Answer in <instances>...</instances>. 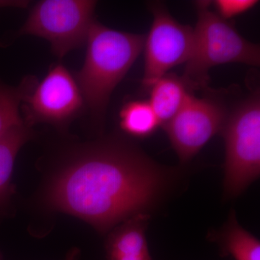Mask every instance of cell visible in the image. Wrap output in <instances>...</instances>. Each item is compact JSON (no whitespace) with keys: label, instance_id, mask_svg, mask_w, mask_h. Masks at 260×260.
Returning a JSON list of instances; mask_svg holds the SVG:
<instances>
[{"label":"cell","instance_id":"cell-1","mask_svg":"<svg viewBox=\"0 0 260 260\" xmlns=\"http://www.w3.org/2000/svg\"><path fill=\"white\" fill-rule=\"evenodd\" d=\"M179 174L129 142L111 138L84 147L61 167L48 186L46 203L106 234L138 214L150 215Z\"/></svg>","mask_w":260,"mask_h":260},{"label":"cell","instance_id":"cell-2","mask_svg":"<svg viewBox=\"0 0 260 260\" xmlns=\"http://www.w3.org/2000/svg\"><path fill=\"white\" fill-rule=\"evenodd\" d=\"M145 38L92 24L85 61L75 80L94 116L101 118L105 112L112 92L143 50Z\"/></svg>","mask_w":260,"mask_h":260},{"label":"cell","instance_id":"cell-3","mask_svg":"<svg viewBox=\"0 0 260 260\" xmlns=\"http://www.w3.org/2000/svg\"><path fill=\"white\" fill-rule=\"evenodd\" d=\"M198 21L193 28L191 54L183 78L191 90L205 88L210 70L218 65L240 63L259 64V46L246 40L234 24L219 17L211 9V1L194 3Z\"/></svg>","mask_w":260,"mask_h":260},{"label":"cell","instance_id":"cell-4","mask_svg":"<svg viewBox=\"0 0 260 260\" xmlns=\"http://www.w3.org/2000/svg\"><path fill=\"white\" fill-rule=\"evenodd\" d=\"M225 141L223 200L237 198L259 177L260 100L253 94L229 114Z\"/></svg>","mask_w":260,"mask_h":260},{"label":"cell","instance_id":"cell-5","mask_svg":"<svg viewBox=\"0 0 260 260\" xmlns=\"http://www.w3.org/2000/svg\"><path fill=\"white\" fill-rule=\"evenodd\" d=\"M96 2L44 0L32 8L20 35L46 39L59 57L86 44Z\"/></svg>","mask_w":260,"mask_h":260},{"label":"cell","instance_id":"cell-6","mask_svg":"<svg viewBox=\"0 0 260 260\" xmlns=\"http://www.w3.org/2000/svg\"><path fill=\"white\" fill-rule=\"evenodd\" d=\"M153 23L145 38L144 75L142 85L149 90L174 67L186 63L190 56L193 28L182 25L169 13L165 5H150Z\"/></svg>","mask_w":260,"mask_h":260},{"label":"cell","instance_id":"cell-7","mask_svg":"<svg viewBox=\"0 0 260 260\" xmlns=\"http://www.w3.org/2000/svg\"><path fill=\"white\" fill-rule=\"evenodd\" d=\"M84 104L75 78L63 65H55L41 83L36 86L32 84L24 97V122L29 126L47 123L64 127L76 117Z\"/></svg>","mask_w":260,"mask_h":260},{"label":"cell","instance_id":"cell-8","mask_svg":"<svg viewBox=\"0 0 260 260\" xmlns=\"http://www.w3.org/2000/svg\"><path fill=\"white\" fill-rule=\"evenodd\" d=\"M229 116L216 98H198L194 94L180 112L162 127L183 164L189 162L219 132Z\"/></svg>","mask_w":260,"mask_h":260},{"label":"cell","instance_id":"cell-9","mask_svg":"<svg viewBox=\"0 0 260 260\" xmlns=\"http://www.w3.org/2000/svg\"><path fill=\"white\" fill-rule=\"evenodd\" d=\"M148 91V102L162 126L180 112L193 95L183 77L171 73L157 80Z\"/></svg>","mask_w":260,"mask_h":260},{"label":"cell","instance_id":"cell-10","mask_svg":"<svg viewBox=\"0 0 260 260\" xmlns=\"http://www.w3.org/2000/svg\"><path fill=\"white\" fill-rule=\"evenodd\" d=\"M216 242L222 256L235 260H260V242L239 223L235 210H232L227 221L218 232L210 234Z\"/></svg>","mask_w":260,"mask_h":260},{"label":"cell","instance_id":"cell-11","mask_svg":"<svg viewBox=\"0 0 260 260\" xmlns=\"http://www.w3.org/2000/svg\"><path fill=\"white\" fill-rule=\"evenodd\" d=\"M32 137L31 126L24 122L12 128L0 138V207L13 194L11 181L15 159L20 149Z\"/></svg>","mask_w":260,"mask_h":260},{"label":"cell","instance_id":"cell-12","mask_svg":"<svg viewBox=\"0 0 260 260\" xmlns=\"http://www.w3.org/2000/svg\"><path fill=\"white\" fill-rule=\"evenodd\" d=\"M119 125L125 134L138 139L151 136L160 126L148 101H131L119 112Z\"/></svg>","mask_w":260,"mask_h":260},{"label":"cell","instance_id":"cell-13","mask_svg":"<svg viewBox=\"0 0 260 260\" xmlns=\"http://www.w3.org/2000/svg\"><path fill=\"white\" fill-rule=\"evenodd\" d=\"M31 80H25L18 88L0 82V138L12 128L24 123L20 107L32 86Z\"/></svg>","mask_w":260,"mask_h":260},{"label":"cell","instance_id":"cell-14","mask_svg":"<svg viewBox=\"0 0 260 260\" xmlns=\"http://www.w3.org/2000/svg\"><path fill=\"white\" fill-rule=\"evenodd\" d=\"M256 0H215L211 2L214 12L225 20L235 18L252 9Z\"/></svg>","mask_w":260,"mask_h":260},{"label":"cell","instance_id":"cell-15","mask_svg":"<svg viewBox=\"0 0 260 260\" xmlns=\"http://www.w3.org/2000/svg\"><path fill=\"white\" fill-rule=\"evenodd\" d=\"M107 260H153L150 252H127L119 255L107 256Z\"/></svg>","mask_w":260,"mask_h":260},{"label":"cell","instance_id":"cell-16","mask_svg":"<svg viewBox=\"0 0 260 260\" xmlns=\"http://www.w3.org/2000/svg\"><path fill=\"white\" fill-rule=\"evenodd\" d=\"M26 1H13V0H0V8H24L28 5Z\"/></svg>","mask_w":260,"mask_h":260},{"label":"cell","instance_id":"cell-17","mask_svg":"<svg viewBox=\"0 0 260 260\" xmlns=\"http://www.w3.org/2000/svg\"><path fill=\"white\" fill-rule=\"evenodd\" d=\"M79 253L78 249H73V250L70 251L68 253V255L66 256V259L64 260H76L78 255H79Z\"/></svg>","mask_w":260,"mask_h":260},{"label":"cell","instance_id":"cell-18","mask_svg":"<svg viewBox=\"0 0 260 260\" xmlns=\"http://www.w3.org/2000/svg\"><path fill=\"white\" fill-rule=\"evenodd\" d=\"M0 260H3V259H2V256H1V255H0Z\"/></svg>","mask_w":260,"mask_h":260}]
</instances>
